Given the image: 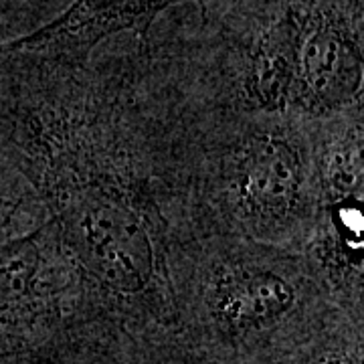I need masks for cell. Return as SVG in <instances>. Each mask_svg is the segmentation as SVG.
<instances>
[{
	"label": "cell",
	"mask_w": 364,
	"mask_h": 364,
	"mask_svg": "<svg viewBox=\"0 0 364 364\" xmlns=\"http://www.w3.org/2000/svg\"><path fill=\"white\" fill-rule=\"evenodd\" d=\"M69 243L83 267L117 294H140L158 272L156 241L142 213L128 198L87 186L63 208Z\"/></svg>",
	"instance_id": "6da1fadb"
},
{
	"label": "cell",
	"mask_w": 364,
	"mask_h": 364,
	"mask_svg": "<svg viewBox=\"0 0 364 364\" xmlns=\"http://www.w3.org/2000/svg\"><path fill=\"white\" fill-rule=\"evenodd\" d=\"M178 2L184 0H75L51 23L11 41L4 49L79 61L117 33L130 31L146 37L158 14Z\"/></svg>",
	"instance_id": "7a4b0ae2"
},
{
	"label": "cell",
	"mask_w": 364,
	"mask_h": 364,
	"mask_svg": "<svg viewBox=\"0 0 364 364\" xmlns=\"http://www.w3.org/2000/svg\"><path fill=\"white\" fill-rule=\"evenodd\" d=\"M363 59L350 35L326 16L298 21L296 104L332 112L348 104L360 87Z\"/></svg>",
	"instance_id": "3957f363"
},
{
	"label": "cell",
	"mask_w": 364,
	"mask_h": 364,
	"mask_svg": "<svg viewBox=\"0 0 364 364\" xmlns=\"http://www.w3.org/2000/svg\"><path fill=\"white\" fill-rule=\"evenodd\" d=\"M306 182L298 146L279 134L253 136L237 160L235 191L257 219H286L299 205Z\"/></svg>",
	"instance_id": "277c9868"
},
{
	"label": "cell",
	"mask_w": 364,
	"mask_h": 364,
	"mask_svg": "<svg viewBox=\"0 0 364 364\" xmlns=\"http://www.w3.org/2000/svg\"><path fill=\"white\" fill-rule=\"evenodd\" d=\"M294 287L269 269L243 267L227 273L217 287V314L231 328H261L294 306Z\"/></svg>",
	"instance_id": "5b68a950"
},
{
	"label": "cell",
	"mask_w": 364,
	"mask_h": 364,
	"mask_svg": "<svg viewBox=\"0 0 364 364\" xmlns=\"http://www.w3.org/2000/svg\"><path fill=\"white\" fill-rule=\"evenodd\" d=\"M296 43L298 16L287 14L265 35L253 55L247 93L263 109L279 112L296 104Z\"/></svg>",
	"instance_id": "8992f818"
},
{
	"label": "cell",
	"mask_w": 364,
	"mask_h": 364,
	"mask_svg": "<svg viewBox=\"0 0 364 364\" xmlns=\"http://www.w3.org/2000/svg\"><path fill=\"white\" fill-rule=\"evenodd\" d=\"M39 269V247L35 237L13 243L0 255V308L11 306L28 291Z\"/></svg>",
	"instance_id": "52a82bcc"
},
{
	"label": "cell",
	"mask_w": 364,
	"mask_h": 364,
	"mask_svg": "<svg viewBox=\"0 0 364 364\" xmlns=\"http://www.w3.org/2000/svg\"><path fill=\"white\" fill-rule=\"evenodd\" d=\"M334 223L338 229V237L344 249L350 253V259H356V253L360 255L363 251V213L358 200L342 196L338 208L334 210Z\"/></svg>",
	"instance_id": "ba28073f"
},
{
	"label": "cell",
	"mask_w": 364,
	"mask_h": 364,
	"mask_svg": "<svg viewBox=\"0 0 364 364\" xmlns=\"http://www.w3.org/2000/svg\"><path fill=\"white\" fill-rule=\"evenodd\" d=\"M306 364H360V360L348 354H330V356H322Z\"/></svg>",
	"instance_id": "9c48e42d"
}]
</instances>
